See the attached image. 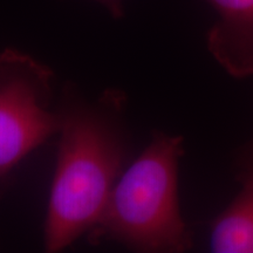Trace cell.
Listing matches in <instances>:
<instances>
[{
  "instance_id": "obj_3",
  "label": "cell",
  "mask_w": 253,
  "mask_h": 253,
  "mask_svg": "<svg viewBox=\"0 0 253 253\" xmlns=\"http://www.w3.org/2000/svg\"><path fill=\"white\" fill-rule=\"evenodd\" d=\"M52 69L15 49L0 52V198L27 155L58 134Z\"/></svg>"
},
{
  "instance_id": "obj_4",
  "label": "cell",
  "mask_w": 253,
  "mask_h": 253,
  "mask_svg": "<svg viewBox=\"0 0 253 253\" xmlns=\"http://www.w3.org/2000/svg\"><path fill=\"white\" fill-rule=\"evenodd\" d=\"M219 19L208 33V48L232 77L253 75V0H207Z\"/></svg>"
},
{
  "instance_id": "obj_2",
  "label": "cell",
  "mask_w": 253,
  "mask_h": 253,
  "mask_svg": "<svg viewBox=\"0 0 253 253\" xmlns=\"http://www.w3.org/2000/svg\"><path fill=\"white\" fill-rule=\"evenodd\" d=\"M182 136L156 132L118 179L100 219L87 233L91 244L116 242L138 252H185L192 238L178 201Z\"/></svg>"
},
{
  "instance_id": "obj_1",
  "label": "cell",
  "mask_w": 253,
  "mask_h": 253,
  "mask_svg": "<svg viewBox=\"0 0 253 253\" xmlns=\"http://www.w3.org/2000/svg\"><path fill=\"white\" fill-rule=\"evenodd\" d=\"M126 96L106 89L87 99L65 88L58 161L43 225L47 252L68 248L100 219L126 151Z\"/></svg>"
},
{
  "instance_id": "obj_6",
  "label": "cell",
  "mask_w": 253,
  "mask_h": 253,
  "mask_svg": "<svg viewBox=\"0 0 253 253\" xmlns=\"http://www.w3.org/2000/svg\"><path fill=\"white\" fill-rule=\"evenodd\" d=\"M95 1L103 5L115 19L122 18L123 14H125V11H123V0H95Z\"/></svg>"
},
{
  "instance_id": "obj_7",
  "label": "cell",
  "mask_w": 253,
  "mask_h": 253,
  "mask_svg": "<svg viewBox=\"0 0 253 253\" xmlns=\"http://www.w3.org/2000/svg\"><path fill=\"white\" fill-rule=\"evenodd\" d=\"M240 163L243 168L253 167V140L246 144V147L240 154Z\"/></svg>"
},
{
  "instance_id": "obj_5",
  "label": "cell",
  "mask_w": 253,
  "mask_h": 253,
  "mask_svg": "<svg viewBox=\"0 0 253 253\" xmlns=\"http://www.w3.org/2000/svg\"><path fill=\"white\" fill-rule=\"evenodd\" d=\"M239 181V194L211 225L214 253H253V167L243 169Z\"/></svg>"
}]
</instances>
